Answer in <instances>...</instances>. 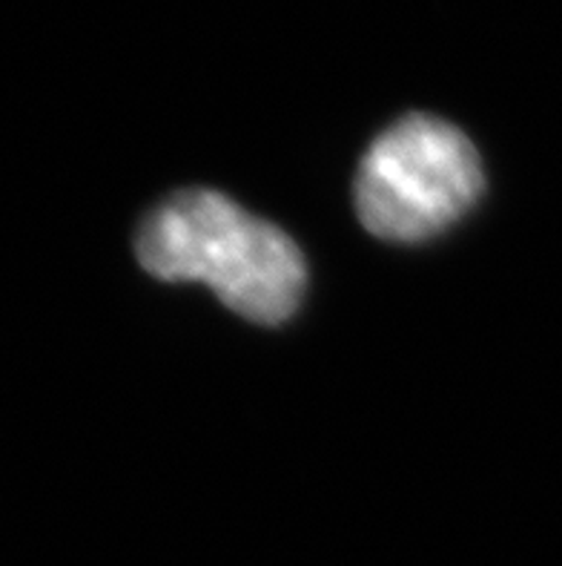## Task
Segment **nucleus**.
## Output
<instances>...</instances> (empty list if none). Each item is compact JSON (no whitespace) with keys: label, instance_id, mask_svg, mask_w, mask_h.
<instances>
[{"label":"nucleus","instance_id":"f257e3e1","mask_svg":"<svg viewBox=\"0 0 562 566\" xmlns=\"http://www.w3.org/2000/svg\"><path fill=\"white\" fill-rule=\"evenodd\" d=\"M136 256L156 280L204 282L256 325L287 323L307 287L305 256L285 230L204 187L179 190L147 213Z\"/></svg>","mask_w":562,"mask_h":566},{"label":"nucleus","instance_id":"f03ea898","mask_svg":"<svg viewBox=\"0 0 562 566\" xmlns=\"http://www.w3.org/2000/svg\"><path fill=\"white\" fill-rule=\"evenodd\" d=\"M483 187V161L463 129L436 115L413 113L368 147L353 201L368 233L413 244L459 222Z\"/></svg>","mask_w":562,"mask_h":566}]
</instances>
